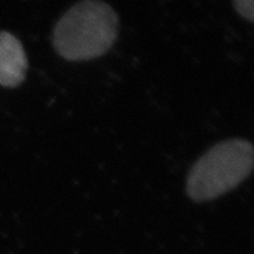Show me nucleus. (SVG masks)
Returning a JSON list of instances; mask_svg holds the SVG:
<instances>
[{
    "instance_id": "obj_3",
    "label": "nucleus",
    "mask_w": 254,
    "mask_h": 254,
    "mask_svg": "<svg viewBox=\"0 0 254 254\" xmlns=\"http://www.w3.org/2000/svg\"><path fill=\"white\" fill-rule=\"evenodd\" d=\"M26 53L20 40L7 31H0V85L17 87L27 71Z\"/></svg>"
},
{
    "instance_id": "obj_2",
    "label": "nucleus",
    "mask_w": 254,
    "mask_h": 254,
    "mask_svg": "<svg viewBox=\"0 0 254 254\" xmlns=\"http://www.w3.org/2000/svg\"><path fill=\"white\" fill-rule=\"evenodd\" d=\"M253 146L244 139L219 142L200 157L187 176V194L204 202L230 192L252 172Z\"/></svg>"
},
{
    "instance_id": "obj_1",
    "label": "nucleus",
    "mask_w": 254,
    "mask_h": 254,
    "mask_svg": "<svg viewBox=\"0 0 254 254\" xmlns=\"http://www.w3.org/2000/svg\"><path fill=\"white\" fill-rule=\"evenodd\" d=\"M116 11L101 0H81L63 14L53 30V46L68 62L105 55L118 36Z\"/></svg>"
},
{
    "instance_id": "obj_4",
    "label": "nucleus",
    "mask_w": 254,
    "mask_h": 254,
    "mask_svg": "<svg viewBox=\"0 0 254 254\" xmlns=\"http://www.w3.org/2000/svg\"><path fill=\"white\" fill-rule=\"evenodd\" d=\"M233 5L241 17L253 21V0H233Z\"/></svg>"
}]
</instances>
